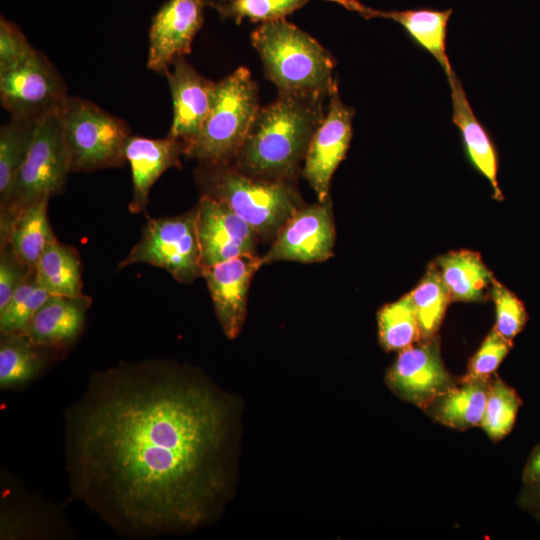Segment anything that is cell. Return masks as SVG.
Segmentation results:
<instances>
[{
  "label": "cell",
  "mask_w": 540,
  "mask_h": 540,
  "mask_svg": "<svg viewBox=\"0 0 540 540\" xmlns=\"http://www.w3.org/2000/svg\"><path fill=\"white\" fill-rule=\"evenodd\" d=\"M386 379L395 393L420 407H428L452 387L434 340L401 350Z\"/></svg>",
  "instance_id": "obj_13"
},
{
  "label": "cell",
  "mask_w": 540,
  "mask_h": 540,
  "mask_svg": "<svg viewBox=\"0 0 540 540\" xmlns=\"http://www.w3.org/2000/svg\"><path fill=\"white\" fill-rule=\"evenodd\" d=\"M72 496L130 536L196 528L227 484L230 407L187 369L121 363L66 413Z\"/></svg>",
  "instance_id": "obj_1"
},
{
  "label": "cell",
  "mask_w": 540,
  "mask_h": 540,
  "mask_svg": "<svg viewBox=\"0 0 540 540\" xmlns=\"http://www.w3.org/2000/svg\"><path fill=\"white\" fill-rule=\"evenodd\" d=\"M331 1V0H329ZM366 19L381 17L399 23L410 39L430 53L450 77L453 70L447 50L448 23L452 9L412 8L406 10H379L363 5L358 0H332Z\"/></svg>",
  "instance_id": "obj_19"
},
{
  "label": "cell",
  "mask_w": 540,
  "mask_h": 540,
  "mask_svg": "<svg viewBox=\"0 0 540 540\" xmlns=\"http://www.w3.org/2000/svg\"><path fill=\"white\" fill-rule=\"evenodd\" d=\"M170 68L165 72L173 102L168 136L183 142L187 150L209 114L216 83L198 73L184 56L176 58Z\"/></svg>",
  "instance_id": "obj_16"
},
{
  "label": "cell",
  "mask_w": 540,
  "mask_h": 540,
  "mask_svg": "<svg viewBox=\"0 0 540 540\" xmlns=\"http://www.w3.org/2000/svg\"><path fill=\"white\" fill-rule=\"evenodd\" d=\"M70 172L120 167L126 162L127 124L94 103L68 97L59 112Z\"/></svg>",
  "instance_id": "obj_6"
},
{
  "label": "cell",
  "mask_w": 540,
  "mask_h": 540,
  "mask_svg": "<svg viewBox=\"0 0 540 540\" xmlns=\"http://www.w3.org/2000/svg\"><path fill=\"white\" fill-rule=\"evenodd\" d=\"M31 270L16 258L8 244H0V309Z\"/></svg>",
  "instance_id": "obj_35"
},
{
  "label": "cell",
  "mask_w": 540,
  "mask_h": 540,
  "mask_svg": "<svg viewBox=\"0 0 540 540\" xmlns=\"http://www.w3.org/2000/svg\"><path fill=\"white\" fill-rule=\"evenodd\" d=\"M377 320L379 341L386 351L406 349L423 336L409 293L384 305Z\"/></svg>",
  "instance_id": "obj_27"
},
{
  "label": "cell",
  "mask_w": 540,
  "mask_h": 540,
  "mask_svg": "<svg viewBox=\"0 0 540 540\" xmlns=\"http://www.w3.org/2000/svg\"><path fill=\"white\" fill-rule=\"evenodd\" d=\"M48 201L42 198L28 205L0 225V244H8L16 258L31 269H35L47 242L55 236L48 220Z\"/></svg>",
  "instance_id": "obj_21"
},
{
  "label": "cell",
  "mask_w": 540,
  "mask_h": 540,
  "mask_svg": "<svg viewBox=\"0 0 540 540\" xmlns=\"http://www.w3.org/2000/svg\"><path fill=\"white\" fill-rule=\"evenodd\" d=\"M34 50L21 30L2 16L0 20V72L17 65Z\"/></svg>",
  "instance_id": "obj_34"
},
{
  "label": "cell",
  "mask_w": 540,
  "mask_h": 540,
  "mask_svg": "<svg viewBox=\"0 0 540 540\" xmlns=\"http://www.w3.org/2000/svg\"><path fill=\"white\" fill-rule=\"evenodd\" d=\"M70 172L61 120L58 113L39 120L27 157L20 168L9 204L0 210V225L21 209L59 194Z\"/></svg>",
  "instance_id": "obj_7"
},
{
  "label": "cell",
  "mask_w": 540,
  "mask_h": 540,
  "mask_svg": "<svg viewBox=\"0 0 540 540\" xmlns=\"http://www.w3.org/2000/svg\"><path fill=\"white\" fill-rule=\"evenodd\" d=\"M50 294L37 284L35 269L14 291L8 303L0 309V334L24 333L30 320Z\"/></svg>",
  "instance_id": "obj_29"
},
{
  "label": "cell",
  "mask_w": 540,
  "mask_h": 540,
  "mask_svg": "<svg viewBox=\"0 0 540 540\" xmlns=\"http://www.w3.org/2000/svg\"><path fill=\"white\" fill-rule=\"evenodd\" d=\"M58 354L33 343L24 333L1 335L0 387L20 389L44 373Z\"/></svg>",
  "instance_id": "obj_22"
},
{
  "label": "cell",
  "mask_w": 540,
  "mask_h": 540,
  "mask_svg": "<svg viewBox=\"0 0 540 540\" xmlns=\"http://www.w3.org/2000/svg\"><path fill=\"white\" fill-rule=\"evenodd\" d=\"M266 77L285 92L316 93L330 97L337 90L335 60L313 37L280 19L261 23L251 33Z\"/></svg>",
  "instance_id": "obj_3"
},
{
  "label": "cell",
  "mask_w": 540,
  "mask_h": 540,
  "mask_svg": "<svg viewBox=\"0 0 540 540\" xmlns=\"http://www.w3.org/2000/svg\"><path fill=\"white\" fill-rule=\"evenodd\" d=\"M490 294L496 310L494 330L512 341L526 324L528 316L525 307L513 292L495 279L492 282Z\"/></svg>",
  "instance_id": "obj_32"
},
{
  "label": "cell",
  "mask_w": 540,
  "mask_h": 540,
  "mask_svg": "<svg viewBox=\"0 0 540 540\" xmlns=\"http://www.w3.org/2000/svg\"><path fill=\"white\" fill-rule=\"evenodd\" d=\"M537 487H538V494L537 495H538V498L540 500V484H538Z\"/></svg>",
  "instance_id": "obj_37"
},
{
  "label": "cell",
  "mask_w": 540,
  "mask_h": 540,
  "mask_svg": "<svg viewBox=\"0 0 540 540\" xmlns=\"http://www.w3.org/2000/svg\"><path fill=\"white\" fill-rule=\"evenodd\" d=\"M335 229L329 200L301 207L280 229L263 264L289 260L321 262L333 255Z\"/></svg>",
  "instance_id": "obj_12"
},
{
  "label": "cell",
  "mask_w": 540,
  "mask_h": 540,
  "mask_svg": "<svg viewBox=\"0 0 540 540\" xmlns=\"http://www.w3.org/2000/svg\"><path fill=\"white\" fill-rule=\"evenodd\" d=\"M258 87L240 67L216 83L209 114L185 157L200 164H230L240 150L259 109Z\"/></svg>",
  "instance_id": "obj_5"
},
{
  "label": "cell",
  "mask_w": 540,
  "mask_h": 540,
  "mask_svg": "<svg viewBox=\"0 0 540 540\" xmlns=\"http://www.w3.org/2000/svg\"><path fill=\"white\" fill-rule=\"evenodd\" d=\"M310 0H228L215 3V8L223 18L236 23L246 19L251 22H270L285 17Z\"/></svg>",
  "instance_id": "obj_31"
},
{
  "label": "cell",
  "mask_w": 540,
  "mask_h": 540,
  "mask_svg": "<svg viewBox=\"0 0 540 540\" xmlns=\"http://www.w3.org/2000/svg\"><path fill=\"white\" fill-rule=\"evenodd\" d=\"M37 284L50 295H82V266L77 249L53 236L35 267Z\"/></svg>",
  "instance_id": "obj_24"
},
{
  "label": "cell",
  "mask_w": 540,
  "mask_h": 540,
  "mask_svg": "<svg viewBox=\"0 0 540 540\" xmlns=\"http://www.w3.org/2000/svg\"><path fill=\"white\" fill-rule=\"evenodd\" d=\"M195 179L202 195L230 207L262 238H275L300 209L290 182L247 175L230 164H200Z\"/></svg>",
  "instance_id": "obj_4"
},
{
  "label": "cell",
  "mask_w": 540,
  "mask_h": 540,
  "mask_svg": "<svg viewBox=\"0 0 540 540\" xmlns=\"http://www.w3.org/2000/svg\"><path fill=\"white\" fill-rule=\"evenodd\" d=\"M217 2L216 3H223V2H226L228 0H216Z\"/></svg>",
  "instance_id": "obj_38"
},
{
  "label": "cell",
  "mask_w": 540,
  "mask_h": 540,
  "mask_svg": "<svg viewBox=\"0 0 540 540\" xmlns=\"http://www.w3.org/2000/svg\"><path fill=\"white\" fill-rule=\"evenodd\" d=\"M353 117L354 110L334 92L311 139L302 173L321 203L329 200L331 178L350 146Z\"/></svg>",
  "instance_id": "obj_10"
},
{
  "label": "cell",
  "mask_w": 540,
  "mask_h": 540,
  "mask_svg": "<svg viewBox=\"0 0 540 540\" xmlns=\"http://www.w3.org/2000/svg\"><path fill=\"white\" fill-rule=\"evenodd\" d=\"M195 218V208L182 215L148 218L139 241L118 269L140 263L162 268L181 283L202 277Z\"/></svg>",
  "instance_id": "obj_8"
},
{
  "label": "cell",
  "mask_w": 540,
  "mask_h": 540,
  "mask_svg": "<svg viewBox=\"0 0 540 540\" xmlns=\"http://www.w3.org/2000/svg\"><path fill=\"white\" fill-rule=\"evenodd\" d=\"M490 384L487 379L464 380L432 402V415L441 423L465 429L481 423Z\"/></svg>",
  "instance_id": "obj_25"
},
{
  "label": "cell",
  "mask_w": 540,
  "mask_h": 540,
  "mask_svg": "<svg viewBox=\"0 0 540 540\" xmlns=\"http://www.w3.org/2000/svg\"><path fill=\"white\" fill-rule=\"evenodd\" d=\"M520 405V397L507 384L501 380L490 384L480 425L492 440H500L511 431Z\"/></svg>",
  "instance_id": "obj_30"
},
{
  "label": "cell",
  "mask_w": 540,
  "mask_h": 540,
  "mask_svg": "<svg viewBox=\"0 0 540 540\" xmlns=\"http://www.w3.org/2000/svg\"><path fill=\"white\" fill-rule=\"evenodd\" d=\"M512 347V341L496 330L490 332L472 357L464 380L487 379L500 365Z\"/></svg>",
  "instance_id": "obj_33"
},
{
  "label": "cell",
  "mask_w": 540,
  "mask_h": 540,
  "mask_svg": "<svg viewBox=\"0 0 540 540\" xmlns=\"http://www.w3.org/2000/svg\"><path fill=\"white\" fill-rule=\"evenodd\" d=\"M68 97L62 77L36 49L17 65L0 72V101L11 116L38 122L60 112Z\"/></svg>",
  "instance_id": "obj_9"
},
{
  "label": "cell",
  "mask_w": 540,
  "mask_h": 540,
  "mask_svg": "<svg viewBox=\"0 0 540 540\" xmlns=\"http://www.w3.org/2000/svg\"><path fill=\"white\" fill-rule=\"evenodd\" d=\"M423 337L439 328L451 301L436 264H432L417 287L409 293Z\"/></svg>",
  "instance_id": "obj_28"
},
{
  "label": "cell",
  "mask_w": 540,
  "mask_h": 540,
  "mask_svg": "<svg viewBox=\"0 0 540 540\" xmlns=\"http://www.w3.org/2000/svg\"><path fill=\"white\" fill-rule=\"evenodd\" d=\"M262 265V257L247 254L203 270L216 317L229 339L237 337L242 329L250 282Z\"/></svg>",
  "instance_id": "obj_15"
},
{
  "label": "cell",
  "mask_w": 540,
  "mask_h": 540,
  "mask_svg": "<svg viewBox=\"0 0 540 540\" xmlns=\"http://www.w3.org/2000/svg\"><path fill=\"white\" fill-rule=\"evenodd\" d=\"M451 300L481 301L494 280L478 253L460 250L447 253L436 262Z\"/></svg>",
  "instance_id": "obj_23"
},
{
  "label": "cell",
  "mask_w": 540,
  "mask_h": 540,
  "mask_svg": "<svg viewBox=\"0 0 540 540\" xmlns=\"http://www.w3.org/2000/svg\"><path fill=\"white\" fill-rule=\"evenodd\" d=\"M92 298L50 295L37 310L24 334L36 345L60 356L76 342L86 322Z\"/></svg>",
  "instance_id": "obj_17"
},
{
  "label": "cell",
  "mask_w": 540,
  "mask_h": 540,
  "mask_svg": "<svg viewBox=\"0 0 540 540\" xmlns=\"http://www.w3.org/2000/svg\"><path fill=\"white\" fill-rule=\"evenodd\" d=\"M124 153L132 172V197L128 208L132 214H138L148 206L150 190L158 178L168 169L181 168L186 145L170 136L152 139L130 135Z\"/></svg>",
  "instance_id": "obj_18"
},
{
  "label": "cell",
  "mask_w": 540,
  "mask_h": 540,
  "mask_svg": "<svg viewBox=\"0 0 540 540\" xmlns=\"http://www.w3.org/2000/svg\"><path fill=\"white\" fill-rule=\"evenodd\" d=\"M524 481L529 484H540V446L535 449L526 465Z\"/></svg>",
  "instance_id": "obj_36"
},
{
  "label": "cell",
  "mask_w": 540,
  "mask_h": 540,
  "mask_svg": "<svg viewBox=\"0 0 540 540\" xmlns=\"http://www.w3.org/2000/svg\"><path fill=\"white\" fill-rule=\"evenodd\" d=\"M447 79L451 90L452 121L460 131L465 153L472 166L489 181L494 198L502 200L497 179L496 146L486 127L475 115L456 72Z\"/></svg>",
  "instance_id": "obj_20"
},
{
  "label": "cell",
  "mask_w": 540,
  "mask_h": 540,
  "mask_svg": "<svg viewBox=\"0 0 540 540\" xmlns=\"http://www.w3.org/2000/svg\"><path fill=\"white\" fill-rule=\"evenodd\" d=\"M196 210V233L203 267L255 254V230L225 203L202 195Z\"/></svg>",
  "instance_id": "obj_11"
},
{
  "label": "cell",
  "mask_w": 540,
  "mask_h": 540,
  "mask_svg": "<svg viewBox=\"0 0 540 540\" xmlns=\"http://www.w3.org/2000/svg\"><path fill=\"white\" fill-rule=\"evenodd\" d=\"M37 122L11 116L0 128V210L10 202L16 178L22 167Z\"/></svg>",
  "instance_id": "obj_26"
},
{
  "label": "cell",
  "mask_w": 540,
  "mask_h": 540,
  "mask_svg": "<svg viewBox=\"0 0 540 540\" xmlns=\"http://www.w3.org/2000/svg\"><path fill=\"white\" fill-rule=\"evenodd\" d=\"M329 98L316 93L279 91L273 102L259 107L231 164L253 177L290 182L325 117V102Z\"/></svg>",
  "instance_id": "obj_2"
},
{
  "label": "cell",
  "mask_w": 540,
  "mask_h": 540,
  "mask_svg": "<svg viewBox=\"0 0 540 540\" xmlns=\"http://www.w3.org/2000/svg\"><path fill=\"white\" fill-rule=\"evenodd\" d=\"M207 0H168L153 17L149 30L147 67L163 73L174 60L191 51L202 26Z\"/></svg>",
  "instance_id": "obj_14"
}]
</instances>
